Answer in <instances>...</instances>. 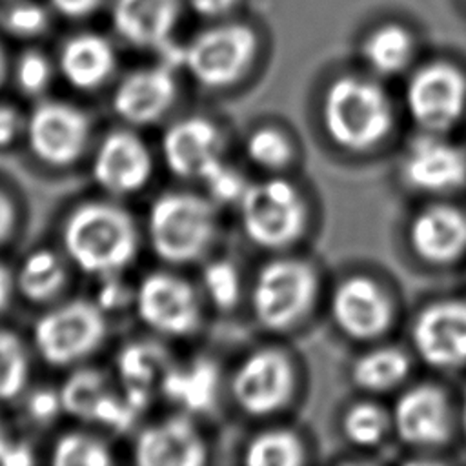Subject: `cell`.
<instances>
[{"instance_id":"cell-1","label":"cell","mask_w":466,"mask_h":466,"mask_svg":"<svg viewBox=\"0 0 466 466\" xmlns=\"http://www.w3.org/2000/svg\"><path fill=\"white\" fill-rule=\"evenodd\" d=\"M62 244L76 268L106 279L133 262L138 251V231L124 208L91 200L82 202L66 217Z\"/></svg>"},{"instance_id":"cell-2","label":"cell","mask_w":466,"mask_h":466,"mask_svg":"<svg viewBox=\"0 0 466 466\" xmlns=\"http://www.w3.org/2000/svg\"><path fill=\"white\" fill-rule=\"evenodd\" d=\"M322 124L339 147L364 153L377 147L391 133L393 107L379 84L344 75L326 89Z\"/></svg>"},{"instance_id":"cell-3","label":"cell","mask_w":466,"mask_h":466,"mask_svg":"<svg viewBox=\"0 0 466 466\" xmlns=\"http://www.w3.org/2000/svg\"><path fill=\"white\" fill-rule=\"evenodd\" d=\"M147 237L158 258L169 264L195 262L209 251L217 237L215 206L197 193H164L151 204Z\"/></svg>"},{"instance_id":"cell-4","label":"cell","mask_w":466,"mask_h":466,"mask_svg":"<svg viewBox=\"0 0 466 466\" xmlns=\"http://www.w3.org/2000/svg\"><path fill=\"white\" fill-rule=\"evenodd\" d=\"M240 226L262 249H286L308 228V208L299 189L286 178L271 177L249 184L238 200Z\"/></svg>"},{"instance_id":"cell-5","label":"cell","mask_w":466,"mask_h":466,"mask_svg":"<svg viewBox=\"0 0 466 466\" xmlns=\"http://www.w3.org/2000/svg\"><path fill=\"white\" fill-rule=\"evenodd\" d=\"M319 289L317 273L300 258H273L255 275L251 309L258 324L271 331L297 326L311 309Z\"/></svg>"},{"instance_id":"cell-6","label":"cell","mask_w":466,"mask_h":466,"mask_svg":"<svg viewBox=\"0 0 466 466\" xmlns=\"http://www.w3.org/2000/svg\"><path fill=\"white\" fill-rule=\"evenodd\" d=\"M106 331L104 309L96 302L76 299L46 311L33 328V342L47 364L60 368L95 353Z\"/></svg>"},{"instance_id":"cell-7","label":"cell","mask_w":466,"mask_h":466,"mask_svg":"<svg viewBox=\"0 0 466 466\" xmlns=\"http://www.w3.org/2000/svg\"><path fill=\"white\" fill-rule=\"evenodd\" d=\"M257 46V35L249 25L218 24L189 40L182 53V64L200 86L224 89L246 75Z\"/></svg>"},{"instance_id":"cell-8","label":"cell","mask_w":466,"mask_h":466,"mask_svg":"<svg viewBox=\"0 0 466 466\" xmlns=\"http://www.w3.org/2000/svg\"><path fill=\"white\" fill-rule=\"evenodd\" d=\"M406 107L426 133H446L466 111V75L450 62L419 67L406 86Z\"/></svg>"},{"instance_id":"cell-9","label":"cell","mask_w":466,"mask_h":466,"mask_svg":"<svg viewBox=\"0 0 466 466\" xmlns=\"http://www.w3.org/2000/svg\"><path fill=\"white\" fill-rule=\"evenodd\" d=\"M231 395L251 417H268L284 410L295 395L297 377L289 357L279 348L249 353L231 377Z\"/></svg>"},{"instance_id":"cell-10","label":"cell","mask_w":466,"mask_h":466,"mask_svg":"<svg viewBox=\"0 0 466 466\" xmlns=\"http://www.w3.org/2000/svg\"><path fill=\"white\" fill-rule=\"evenodd\" d=\"M91 120L64 100H42L25 118V138L31 153L53 167L75 164L87 149Z\"/></svg>"},{"instance_id":"cell-11","label":"cell","mask_w":466,"mask_h":466,"mask_svg":"<svg viewBox=\"0 0 466 466\" xmlns=\"http://www.w3.org/2000/svg\"><path fill=\"white\" fill-rule=\"evenodd\" d=\"M140 320L158 335L186 337L202 322L200 299L182 277L167 271L146 275L133 293Z\"/></svg>"},{"instance_id":"cell-12","label":"cell","mask_w":466,"mask_h":466,"mask_svg":"<svg viewBox=\"0 0 466 466\" xmlns=\"http://www.w3.org/2000/svg\"><path fill=\"white\" fill-rule=\"evenodd\" d=\"M411 340L417 355L431 368L466 366V300L444 299L424 306L413 320Z\"/></svg>"},{"instance_id":"cell-13","label":"cell","mask_w":466,"mask_h":466,"mask_svg":"<svg viewBox=\"0 0 466 466\" xmlns=\"http://www.w3.org/2000/svg\"><path fill=\"white\" fill-rule=\"evenodd\" d=\"M331 317L350 339L373 340L393 322V304L382 286L368 275H350L331 293Z\"/></svg>"},{"instance_id":"cell-14","label":"cell","mask_w":466,"mask_h":466,"mask_svg":"<svg viewBox=\"0 0 466 466\" xmlns=\"http://www.w3.org/2000/svg\"><path fill=\"white\" fill-rule=\"evenodd\" d=\"M391 424L404 444L415 448L446 444L453 431V408L448 393L430 382L408 388L393 406Z\"/></svg>"},{"instance_id":"cell-15","label":"cell","mask_w":466,"mask_h":466,"mask_svg":"<svg viewBox=\"0 0 466 466\" xmlns=\"http://www.w3.org/2000/svg\"><path fill=\"white\" fill-rule=\"evenodd\" d=\"M91 173L107 193L124 197L140 191L153 175V157L131 129H111L96 146Z\"/></svg>"},{"instance_id":"cell-16","label":"cell","mask_w":466,"mask_h":466,"mask_svg":"<svg viewBox=\"0 0 466 466\" xmlns=\"http://www.w3.org/2000/svg\"><path fill=\"white\" fill-rule=\"evenodd\" d=\"M177 93L171 66L158 64L133 69L118 82L113 93V109L131 126H149L173 107Z\"/></svg>"},{"instance_id":"cell-17","label":"cell","mask_w":466,"mask_h":466,"mask_svg":"<svg viewBox=\"0 0 466 466\" xmlns=\"http://www.w3.org/2000/svg\"><path fill=\"white\" fill-rule=\"evenodd\" d=\"M222 137L204 116H186L171 124L162 138V157L171 173L202 178L220 158Z\"/></svg>"},{"instance_id":"cell-18","label":"cell","mask_w":466,"mask_h":466,"mask_svg":"<svg viewBox=\"0 0 466 466\" xmlns=\"http://www.w3.org/2000/svg\"><path fill=\"white\" fill-rule=\"evenodd\" d=\"M413 253L433 266H446L466 253V213L457 206L437 202L422 208L408 231Z\"/></svg>"},{"instance_id":"cell-19","label":"cell","mask_w":466,"mask_h":466,"mask_svg":"<svg viewBox=\"0 0 466 466\" xmlns=\"http://www.w3.org/2000/svg\"><path fill=\"white\" fill-rule=\"evenodd\" d=\"M64 411L82 420L106 424L113 430H126L135 419L137 406L120 399L107 382V377L96 370H80L73 373L60 390Z\"/></svg>"},{"instance_id":"cell-20","label":"cell","mask_w":466,"mask_h":466,"mask_svg":"<svg viewBox=\"0 0 466 466\" xmlns=\"http://www.w3.org/2000/svg\"><path fill=\"white\" fill-rule=\"evenodd\" d=\"M402 177L417 191H457L466 186V151L433 137L417 138L402 162Z\"/></svg>"},{"instance_id":"cell-21","label":"cell","mask_w":466,"mask_h":466,"mask_svg":"<svg viewBox=\"0 0 466 466\" xmlns=\"http://www.w3.org/2000/svg\"><path fill=\"white\" fill-rule=\"evenodd\" d=\"M133 455L140 466H200L208 451L189 419L169 417L138 433Z\"/></svg>"},{"instance_id":"cell-22","label":"cell","mask_w":466,"mask_h":466,"mask_svg":"<svg viewBox=\"0 0 466 466\" xmlns=\"http://www.w3.org/2000/svg\"><path fill=\"white\" fill-rule=\"evenodd\" d=\"M180 16V0H115L111 22L122 40L135 47L162 49Z\"/></svg>"},{"instance_id":"cell-23","label":"cell","mask_w":466,"mask_h":466,"mask_svg":"<svg viewBox=\"0 0 466 466\" xmlns=\"http://www.w3.org/2000/svg\"><path fill=\"white\" fill-rule=\"evenodd\" d=\"M58 67L73 87L91 91L111 78L116 67V53L102 35L78 33L64 42L58 53Z\"/></svg>"},{"instance_id":"cell-24","label":"cell","mask_w":466,"mask_h":466,"mask_svg":"<svg viewBox=\"0 0 466 466\" xmlns=\"http://www.w3.org/2000/svg\"><path fill=\"white\" fill-rule=\"evenodd\" d=\"M162 393L187 411H208L218 393V368L208 359L186 368H167L160 382Z\"/></svg>"},{"instance_id":"cell-25","label":"cell","mask_w":466,"mask_h":466,"mask_svg":"<svg viewBox=\"0 0 466 466\" xmlns=\"http://www.w3.org/2000/svg\"><path fill=\"white\" fill-rule=\"evenodd\" d=\"M120 379L126 386L127 399L140 410L151 395V388L162 382L167 371L166 357L158 346L149 342H138L124 348L118 359Z\"/></svg>"},{"instance_id":"cell-26","label":"cell","mask_w":466,"mask_h":466,"mask_svg":"<svg viewBox=\"0 0 466 466\" xmlns=\"http://www.w3.org/2000/svg\"><path fill=\"white\" fill-rule=\"evenodd\" d=\"M67 282L64 260L53 249H35L20 264L15 284L31 302L53 300Z\"/></svg>"},{"instance_id":"cell-27","label":"cell","mask_w":466,"mask_h":466,"mask_svg":"<svg viewBox=\"0 0 466 466\" xmlns=\"http://www.w3.org/2000/svg\"><path fill=\"white\" fill-rule=\"evenodd\" d=\"M410 366V357L400 348L380 346L353 362L351 379L364 391L384 393L404 382Z\"/></svg>"},{"instance_id":"cell-28","label":"cell","mask_w":466,"mask_h":466,"mask_svg":"<svg viewBox=\"0 0 466 466\" xmlns=\"http://www.w3.org/2000/svg\"><path fill=\"white\" fill-rule=\"evenodd\" d=\"M413 36L400 24H382L362 40L366 64L380 75H395L408 67L413 56Z\"/></svg>"},{"instance_id":"cell-29","label":"cell","mask_w":466,"mask_h":466,"mask_svg":"<svg viewBox=\"0 0 466 466\" xmlns=\"http://www.w3.org/2000/svg\"><path fill=\"white\" fill-rule=\"evenodd\" d=\"M306 461L300 437L286 428H273L257 433L244 450L248 466H299Z\"/></svg>"},{"instance_id":"cell-30","label":"cell","mask_w":466,"mask_h":466,"mask_svg":"<svg viewBox=\"0 0 466 466\" xmlns=\"http://www.w3.org/2000/svg\"><path fill=\"white\" fill-rule=\"evenodd\" d=\"M391 426V415L382 406L370 400L351 404L342 417L344 437L359 448L380 444Z\"/></svg>"},{"instance_id":"cell-31","label":"cell","mask_w":466,"mask_h":466,"mask_svg":"<svg viewBox=\"0 0 466 466\" xmlns=\"http://www.w3.org/2000/svg\"><path fill=\"white\" fill-rule=\"evenodd\" d=\"M29 380V353L22 339L0 329V400L16 399Z\"/></svg>"},{"instance_id":"cell-32","label":"cell","mask_w":466,"mask_h":466,"mask_svg":"<svg viewBox=\"0 0 466 466\" xmlns=\"http://www.w3.org/2000/svg\"><path fill=\"white\" fill-rule=\"evenodd\" d=\"M51 462L56 466H109L113 457L102 439L82 431H71L55 442Z\"/></svg>"},{"instance_id":"cell-33","label":"cell","mask_w":466,"mask_h":466,"mask_svg":"<svg viewBox=\"0 0 466 466\" xmlns=\"http://www.w3.org/2000/svg\"><path fill=\"white\" fill-rule=\"evenodd\" d=\"M246 155L264 171H282L293 160V146L284 131L277 127H258L246 140Z\"/></svg>"},{"instance_id":"cell-34","label":"cell","mask_w":466,"mask_h":466,"mask_svg":"<svg viewBox=\"0 0 466 466\" xmlns=\"http://www.w3.org/2000/svg\"><path fill=\"white\" fill-rule=\"evenodd\" d=\"M202 286L218 309H233L240 299V275L229 260H213L202 271Z\"/></svg>"},{"instance_id":"cell-35","label":"cell","mask_w":466,"mask_h":466,"mask_svg":"<svg viewBox=\"0 0 466 466\" xmlns=\"http://www.w3.org/2000/svg\"><path fill=\"white\" fill-rule=\"evenodd\" d=\"M15 80L24 95H42L53 80V64L44 53L27 49L18 56L15 64Z\"/></svg>"},{"instance_id":"cell-36","label":"cell","mask_w":466,"mask_h":466,"mask_svg":"<svg viewBox=\"0 0 466 466\" xmlns=\"http://www.w3.org/2000/svg\"><path fill=\"white\" fill-rule=\"evenodd\" d=\"M2 24L5 31H9L15 36L33 38L47 29L49 15L40 4L22 0L15 2L11 7L5 9Z\"/></svg>"},{"instance_id":"cell-37","label":"cell","mask_w":466,"mask_h":466,"mask_svg":"<svg viewBox=\"0 0 466 466\" xmlns=\"http://www.w3.org/2000/svg\"><path fill=\"white\" fill-rule=\"evenodd\" d=\"M200 180L208 187L209 197L220 204H238L249 186L242 173L224 164V160H218Z\"/></svg>"},{"instance_id":"cell-38","label":"cell","mask_w":466,"mask_h":466,"mask_svg":"<svg viewBox=\"0 0 466 466\" xmlns=\"http://www.w3.org/2000/svg\"><path fill=\"white\" fill-rule=\"evenodd\" d=\"M60 410H64L60 400V391L56 393L53 390H38V391H33V395L27 400L29 417L40 424L51 422Z\"/></svg>"},{"instance_id":"cell-39","label":"cell","mask_w":466,"mask_h":466,"mask_svg":"<svg viewBox=\"0 0 466 466\" xmlns=\"http://www.w3.org/2000/svg\"><path fill=\"white\" fill-rule=\"evenodd\" d=\"M25 133V118L11 104H0V147L11 146Z\"/></svg>"},{"instance_id":"cell-40","label":"cell","mask_w":466,"mask_h":466,"mask_svg":"<svg viewBox=\"0 0 466 466\" xmlns=\"http://www.w3.org/2000/svg\"><path fill=\"white\" fill-rule=\"evenodd\" d=\"M55 11L67 18H86L93 15L104 0H49Z\"/></svg>"},{"instance_id":"cell-41","label":"cell","mask_w":466,"mask_h":466,"mask_svg":"<svg viewBox=\"0 0 466 466\" xmlns=\"http://www.w3.org/2000/svg\"><path fill=\"white\" fill-rule=\"evenodd\" d=\"M106 286L102 288V293L98 297V306L106 311V309H115V308H122V304H126V300L129 299V291L113 277H106Z\"/></svg>"},{"instance_id":"cell-42","label":"cell","mask_w":466,"mask_h":466,"mask_svg":"<svg viewBox=\"0 0 466 466\" xmlns=\"http://www.w3.org/2000/svg\"><path fill=\"white\" fill-rule=\"evenodd\" d=\"M191 9L204 18H218L228 15L238 0H187Z\"/></svg>"},{"instance_id":"cell-43","label":"cell","mask_w":466,"mask_h":466,"mask_svg":"<svg viewBox=\"0 0 466 466\" xmlns=\"http://www.w3.org/2000/svg\"><path fill=\"white\" fill-rule=\"evenodd\" d=\"M16 226V208L11 197L0 187V244L13 233Z\"/></svg>"},{"instance_id":"cell-44","label":"cell","mask_w":466,"mask_h":466,"mask_svg":"<svg viewBox=\"0 0 466 466\" xmlns=\"http://www.w3.org/2000/svg\"><path fill=\"white\" fill-rule=\"evenodd\" d=\"M2 464H31L33 462V453L27 446L24 444H13L9 442L7 450L4 451L2 459H0Z\"/></svg>"},{"instance_id":"cell-45","label":"cell","mask_w":466,"mask_h":466,"mask_svg":"<svg viewBox=\"0 0 466 466\" xmlns=\"http://www.w3.org/2000/svg\"><path fill=\"white\" fill-rule=\"evenodd\" d=\"M15 277L11 275V271L0 264V313L7 308L11 297H13V289H15Z\"/></svg>"},{"instance_id":"cell-46","label":"cell","mask_w":466,"mask_h":466,"mask_svg":"<svg viewBox=\"0 0 466 466\" xmlns=\"http://www.w3.org/2000/svg\"><path fill=\"white\" fill-rule=\"evenodd\" d=\"M5 75H7V58H5V51L4 47L0 46V87L5 80Z\"/></svg>"},{"instance_id":"cell-47","label":"cell","mask_w":466,"mask_h":466,"mask_svg":"<svg viewBox=\"0 0 466 466\" xmlns=\"http://www.w3.org/2000/svg\"><path fill=\"white\" fill-rule=\"evenodd\" d=\"M7 446H9V439H7L5 430H4V424H2V420H0V459H2L4 451L7 450Z\"/></svg>"},{"instance_id":"cell-48","label":"cell","mask_w":466,"mask_h":466,"mask_svg":"<svg viewBox=\"0 0 466 466\" xmlns=\"http://www.w3.org/2000/svg\"><path fill=\"white\" fill-rule=\"evenodd\" d=\"M461 430H462V435H464V441H466V393H464L462 406H461Z\"/></svg>"}]
</instances>
